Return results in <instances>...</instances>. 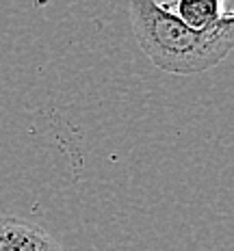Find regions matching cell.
<instances>
[{"label": "cell", "mask_w": 234, "mask_h": 251, "mask_svg": "<svg viewBox=\"0 0 234 251\" xmlns=\"http://www.w3.org/2000/svg\"><path fill=\"white\" fill-rule=\"evenodd\" d=\"M130 26L152 65L176 76H193L219 65L234 48V13L212 30L197 33L154 0L128 4Z\"/></svg>", "instance_id": "1"}, {"label": "cell", "mask_w": 234, "mask_h": 251, "mask_svg": "<svg viewBox=\"0 0 234 251\" xmlns=\"http://www.w3.org/2000/svg\"><path fill=\"white\" fill-rule=\"evenodd\" d=\"M0 251H63L37 223L4 214L0 217Z\"/></svg>", "instance_id": "2"}, {"label": "cell", "mask_w": 234, "mask_h": 251, "mask_svg": "<svg viewBox=\"0 0 234 251\" xmlns=\"http://www.w3.org/2000/svg\"><path fill=\"white\" fill-rule=\"evenodd\" d=\"M184 26L197 33H206L219 26L228 15H232V4L219 0H180L176 4H163Z\"/></svg>", "instance_id": "3"}]
</instances>
